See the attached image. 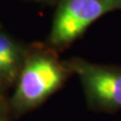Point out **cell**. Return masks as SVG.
Returning <instances> with one entry per match:
<instances>
[{
	"instance_id": "3",
	"label": "cell",
	"mask_w": 121,
	"mask_h": 121,
	"mask_svg": "<svg viewBox=\"0 0 121 121\" xmlns=\"http://www.w3.org/2000/svg\"><path fill=\"white\" fill-rule=\"evenodd\" d=\"M66 65L79 78L90 108L107 113L121 110V68L83 59L70 60Z\"/></svg>"
},
{
	"instance_id": "5",
	"label": "cell",
	"mask_w": 121,
	"mask_h": 121,
	"mask_svg": "<svg viewBox=\"0 0 121 121\" xmlns=\"http://www.w3.org/2000/svg\"><path fill=\"white\" fill-rule=\"evenodd\" d=\"M7 117H8V108L0 91V121H7Z\"/></svg>"
},
{
	"instance_id": "1",
	"label": "cell",
	"mask_w": 121,
	"mask_h": 121,
	"mask_svg": "<svg viewBox=\"0 0 121 121\" xmlns=\"http://www.w3.org/2000/svg\"><path fill=\"white\" fill-rule=\"evenodd\" d=\"M69 74L66 63L48 52L28 54L15 81L12 108L21 113L40 105L62 87Z\"/></svg>"
},
{
	"instance_id": "2",
	"label": "cell",
	"mask_w": 121,
	"mask_h": 121,
	"mask_svg": "<svg viewBox=\"0 0 121 121\" xmlns=\"http://www.w3.org/2000/svg\"><path fill=\"white\" fill-rule=\"evenodd\" d=\"M121 9V0H62L54 15L48 43L68 45L79 39L102 16Z\"/></svg>"
},
{
	"instance_id": "4",
	"label": "cell",
	"mask_w": 121,
	"mask_h": 121,
	"mask_svg": "<svg viewBox=\"0 0 121 121\" xmlns=\"http://www.w3.org/2000/svg\"><path fill=\"white\" fill-rule=\"evenodd\" d=\"M27 55L19 41L0 30V87L16 81Z\"/></svg>"
}]
</instances>
